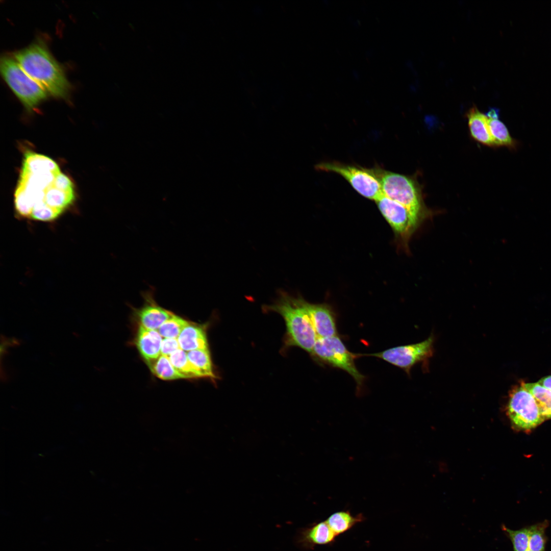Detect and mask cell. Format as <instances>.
<instances>
[{
	"label": "cell",
	"instance_id": "e0dca14e",
	"mask_svg": "<svg viewBox=\"0 0 551 551\" xmlns=\"http://www.w3.org/2000/svg\"><path fill=\"white\" fill-rule=\"evenodd\" d=\"M21 169L31 173L48 171L57 174L61 172L58 164L51 158L31 152L25 154Z\"/></svg>",
	"mask_w": 551,
	"mask_h": 551
},
{
	"label": "cell",
	"instance_id": "603a6c76",
	"mask_svg": "<svg viewBox=\"0 0 551 551\" xmlns=\"http://www.w3.org/2000/svg\"><path fill=\"white\" fill-rule=\"evenodd\" d=\"M547 520L529 526V549L531 551H545L546 537L545 532L548 526Z\"/></svg>",
	"mask_w": 551,
	"mask_h": 551
},
{
	"label": "cell",
	"instance_id": "7c38bea8",
	"mask_svg": "<svg viewBox=\"0 0 551 551\" xmlns=\"http://www.w3.org/2000/svg\"><path fill=\"white\" fill-rule=\"evenodd\" d=\"M304 305L317 337L338 335L336 318L329 307L323 304H310L305 300Z\"/></svg>",
	"mask_w": 551,
	"mask_h": 551
},
{
	"label": "cell",
	"instance_id": "484cf974",
	"mask_svg": "<svg viewBox=\"0 0 551 551\" xmlns=\"http://www.w3.org/2000/svg\"><path fill=\"white\" fill-rule=\"evenodd\" d=\"M502 529L510 539L513 551H527L529 549V527L513 530L503 525Z\"/></svg>",
	"mask_w": 551,
	"mask_h": 551
},
{
	"label": "cell",
	"instance_id": "3957f363",
	"mask_svg": "<svg viewBox=\"0 0 551 551\" xmlns=\"http://www.w3.org/2000/svg\"><path fill=\"white\" fill-rule=\"evenodd\" d=\"M375 168L383 195L405 206L424 220L432 215L425 205L420 186L415 178Z\"/></svg>",
	"mask_w": 551,
	"mask_h": 551
},
{
	"label": "cell",
	"instance_id": "d6986e66",
	"mask_svg": "<svg viewBox=\"0 0 551 551\" xmlns=\"http://www.w3.org/2000/svg\"><path fill=\"white\" fill-rule=\"evenodd\" d=\"M521 385L534 396L544 420L551 419V390L538 382L523 383Z\"/></svg>",
	"mask_w": 551,
	"mask_h": 551
},
{
	"label": "cell",
	"instance_id": "6da1fadb",
	"mask_svg": "<svg viewBox=\"0 0 551 551\" xmlns=\"http://www.w3.org/2000/svg\"><path fill=\"white\" fill-rule=\"evenodd\" d=\"M24 71L47 93L65 98L69 84L56 60L43 45L36 43L14 54Z\"/></svg>",
	"mask_w": 551,
	"mask_h": 551
},
{
	"label": "cell",
	"instance_id": "7a4b0ae2",
	"mask_svg": "<svg viewBox=\"0 0 551 551\" xmlns=\"http://www.w3.org/2000/svg\"><path fill=\"white\" fill-rule=\"evenodd\" d=\"M304 302L301 297L280 291L274 302L264 306V309L280 314L284 319L288 346L300 347L311 354L317 336Z\"/></svg>",
	"mask_w": 551,
	"mask_h": 551
},
{
	"label": "cell",
	"instance_id": "ac0fdd59",
	"mask_svg": "<svg viewBox=\"0 0 551 551\" xmlns=\"http://www.w3.org/2000/svg\"><path fill=\"white\" fill-rule=\"evenodd\" d=\"M187 356L193 369L199 378H214L209 349H200L187 352Z\"/></svg>",
	"mask_w": 551,
	"mask_h": 551
},
{
	"label": "cell",
	"instance_id": "ffe728a7",
	"mask_svg": "<svg viewBox=\"0 0 551 551\" xmlns=\"http://www.w3.org/2000/svg\"><path fill=\"white\" fill-rule=\"evenodd\" d=\"M152 372L164 380L185 379L173 366L166 356L161 355L155 359L146 361Z\"/></svg>",
	"mask_w": 551,
	"mask_h": 551
},
{
	"label": "cell",
	"instance_id": "cb8c5ba5",
	"mask_svg": "<svg viewBox=\"0 0 551 551\" xmlns=\"http://www.w3.org/2000/svg\"><path fill=\"white\" fill-rule=\"evenodd\" d=\"M168 358L174 368L185 379L199 378L189 362L186 352L180 348Z\"/></svg>",
	"mask_w": 551,
	"mask_h": 551
},
{
	"label": "cell",
	"instance_id": "d4e9b609",
	"mask_svg": "<svg viewBox=\"0 0 551 551\" xmlns=\"http://www.w3.org/2000/svg\"><path fill=\"white\" fill-rule=\"evenodd\" d=\"M189 323L183 318L173 314L157 330L163 338L177 339L183 329Z\"/></svg>",
	"mask_w": 551,
	"mask_h": 551
},
{
	"label": "cell",
	"instance_id": "f546056e",
	"mask_svg": "<svg viewBox=\"0 0 551 551\" xmlns=\"http://www.w3.org/2000/svg\"><path fill=\"white\" fill-rule=\"evenodd\" d=\"M180 348L177 339L163 338L161 346V355L168 357Z\"/></svg>",
	"mask_w": 551,
	"mask_h": 551
},
{
	"label": "cell",
	"instance_id": "44dd1931",
	"mask_svg": "<svg viewBox=\"0 0 551 551\" xmlns=\"http://www.w3.org/2000/svg\"><path fill=\"white\" fill-rule=\"evenodd\" d=\"M487 118L489 129L495 147H515L516 145L515 140L511 136L505 124L499 120V116L487 117Z\"/></svg>",
	"mask_w": 551,
	"mask_h": 551
},
{
	"label": "cell",
	"instance_id": "30bf717a",
	"mask_svg": "<svg viewBox=\"0 0 551 551\" xmlns=\"http://www.w3.org/2000/svg\"><path fill=\"white\" fill-rule=\"evenodd\" d=\"M336 535L325 520L299 528L294 537L295 545L303 550H313L316 545H331Z\"/></svg>",
	"mask_w": 551,
	"mask_h": 551
},
{
	"label": "cell",
	"instance_id": "1f68e13d",
	"mask_svg": "<svg viewBox=\"0 0 551 551\" xmlns=\"http://www.w3.org/2000/svg\"><path fill=\"white\" fill-rule=\"evenodd\" d=\"M527 551H531V550H530V549H528V550H527Z\"/></svg>",
	"mask_w": 551,
	"mask_h": 551
},
{
	"label": "cell",
	"instance_id": "7402d4cb",
	"mask_svg": "<svg viewBox=\"0 0 551 551\" xmlns=\"http://www.w3.org/2000/svg\"><path fill=\"white\" fill-rule=\"evenodd\" d=\"M74 199V191L62 190L52 184L45 190L44 201L48 206L64 211L73 204Z\"/></svg>",
	"mask_w": 551,
	"mask_h": 551
},
{
	"label": "cell",
	"instance_id": "5bb4252c",
	"mask_svg": "<svg viewBox=\"0 0 551 551\" xmlns=\"http://www.w3.org/2000/svg\"><path fill=\"white\" fill-rule=\"evenodd\" d=\"M468 124L471 136L478 142L490 147H495L490 134L486 114L476 107H472L467 113Z\"/></svg>",
	"mask_w": 551,
	"mask_h": 551
},
{
	"label": "cell",
	"instance_id": "f1b7e54d",
	"mask_svg": "<svg viewBox=\"0 0 551 551\" xmlns=\"http://www.w3.org/2000/svg\"><path fill=\"white\" fill-rule=\"evenodd\" d=\"M53 185L55 187L66 191H74L73 184L69 178L62 173H57L55 177Z\"/></svg>",
	"mask_w": 551,
	"mask_h": 551
},
{
	"label": "cell",
	"instance_id": "83f0119b",
	"mask_svg": "<svg viewBox=\"0 0 551 551\" xmlns=\"http://www.w3.org/2000/svg\"><path fill=\"white\" fill-rule=\"evenodd\" d=\"M14 205L16 212L21 217H30L33 205L27 197L23 190L16 187L14 194Z\"/></svg>",
	"mask_w": 551,
	"mask_h": 551
},
{
	"label": "cell",
	"instance_id": "9c48e42d",
	"mask_svg": "<svg viewBox=\"0 0 551 551\" xmlns=\"http://www.w3.org/2000/svg\"><path fill=\"white\" fill-rule=\"evenodd\" d=\"M375 202L385 219L403 238H409L424 221L405 206L383 194Z\"/></svg>",
	"mask_w": 551,
	"mask_h": 551
},
{
	"label": "cell",
	"instance_id": "9a60e30c",
	"mask_svg": "<svg viewBox=\"0 0 551 551\" xmlns=\"http://www.w3.org/2000/svg\"><path fill=\"white\" fill-rule=\"evenodd\" d=\"M177 340L180 348L186 352L195 349H208L204 327L190 322L183 329Z\"/></svg>",
	"mask_w": 551,
	"mask_h": 551
},
{
	"label": "cell",
	"instance_id": "4316f807",
	"mask_svg": "<svg viewBox=\"0 0 551 551\" xmlns=\"http://www.w3.org/2000/svg\"><path fill=\"white\" fill-rule=\"evenodd\" d=\"M63 212L48 206L43 201L34 206L30 217L35 220L51 221L56 219Z\"/></svg>",
	"mask_w": 551,
	"mask_h": 551
},
{
	"label": "cell",
	"instance_id": "277c9868",
	"mask_svg": "<svg viewBox=\"0 0 551 551\" xmlns=\"http://www.w3.org/2000/svg\"><path fill=\"white\" fill-rule=\"evenodd\" d=\"M310 355L319 364L343 370L355 381L359 389L362 386L365 376L358 370L355 362L359 354L349 352L338 336L317 337Z\"/></svg>",
	"mask_w": 551,
	"mask_h": 551
},
{
	"label": "cell",
	"instance_id": "ba28073f",
	"mask_svg": "<svg viewBox=\"0 0 551 551\" xmlns=\"http://www.w3.org/2000/svg\"><path fill=\"white\" fill-rule=\"evenodd\" d=\"M507 413L515 429L528 431L545 420L533 395L521 384L511 391Z\"/></svg>",
	"mask_w": 551,
	"mask_h": 551
},
{
	"label": "cell",
	"instance_id": "4dcf8cb0",
	"mask_svg": "<svg viewBox=\"0 0 551 551\" xmlns=\"http://www.w3.org/2000/svg\"><path fill=\"white\" fill-rule=\"evenodd\" d=\"M537 382L545 388L551 390V375L543 377Z\"/></svg>",
	"mask_w": 551,
	"mask_h": 551
},
{
	"label": "cell",
	"instance_id": "8992f818",
	"mask_svg": "<svg viewBox=\"0 0 551 551\" xmlns=\"http://www.w3.org/2000/svg\"><path fill=\"white\" fill-rule=\"evenodd\" d=\"M319 171L332 172L344 178L362 196L375 201L383 195L381 183L375 167L366 168L339 162L318 163Z\"/></svg>",
	"mask_w": 551,
	"mask_h": 551
},
{
	"label": "cell",
	"instance_id": "4fadbf2b",
	"mask_svg": "<svg viewBox=\"0 0 551 551\" xmlns=\"http://www.w3.org/2000/svg\"><path fill=\"white\" fill-rule=\"evenodd\" d=\"M163 338L157 330L148 329L139 325L136 345L146 361L157 359L161 355Z\"/></svg>",
	"mask_w": 551,
	"mask_h": 551
},
{
	"label": "cell",
	"instance_id": "8fae6325",
	"mask_svg": "<svg viewBox=\"0 0 551 551\" xmlns=\"http://www.w3.org/2000/svg\"><path fill=\"white\" fill-rule=\"evenodd\" d=\"M154 289L151 288L143 292L144 303L142 307L135 310L140 325L150 329L157 330L173 314L158 305L154 299Z\"/></svg>",
	"mask_w": 551,
	"mask_h": 551
},
{
	"label": "cell",
	"instance_id": "2e32d148",
	"mask_svg": "<svg viewBox=\"0 0 551 551\" xmlns=\"http://www.w3.org/2000/svg\"><path fill=\"white\" fill-rule=\"evenodd\" d=\"M365 519V517L362 513L354 516L346 510L335 512L325 520L337 537Z\"/></svg>",
	"mask_w": 551,
	"mask_h": 551
},
{
	"label": "cell",
	"instance_id": "52a82bcc",
	"mask_svg": "<svg viewBox=\"0 0 551 551\" xmlns=\"http://www.w3.org/2000/svg\"><path fill=\"white\" fill-rule=\"evenodd\" d=\"M434 336L431 334L427 339L418 343L396 346L366 355L380 358L402 369L410 375L411 368L416 364L422 363L424 370L428 368L429 360L434 352Z\"/></svg>",
	"mask_w": 551,
	"mask_h": 551
},
{
	"label": "cell",
	"instance_id": "5b68a950",
	"mask_svg": "<svg viewBox=\"0 0 551 551\" xmlns=\"http://www.w3.org/2000/svg\"><path fill=\"white\" fill-rule=\"evenodd\" d=\"M0 67L5 82L28 110H33L46 98L47 93L24 71L15 59L3 58Z\"/></svg>",
	"mask_w": 551,
	"mask_h": 551
}]
</instances>
